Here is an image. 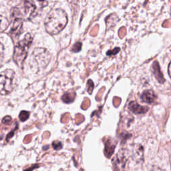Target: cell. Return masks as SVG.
<instances>
[{"instance_id":"cell-1","label":"cell","mask_w":171,"mask_h":171,"mask_svg":"<svg viewBox=\"0 0 171 171\" xmlns=\"http://www.w3.org/2000/svg\"><path fill=\"white\" fill-rule=\"evenodd\" d=\"M68 23L66 13L62 9H55L49 13L45 19V28L49 34L55 35L66 27Z\"/></svg>"},{"instance_id":"cell-2","label":"cell","mask_w":171,"mask_h":171,"mask_svg":"<svg viewBox=\"0 0 171 171\" xmlns=\"http://www.w3.org/2000/svg\"><path fill=\"white\" fill-rule=\"evenodd\" d=\"M32 42V37L30 34L26 35L23 40L19 42L15 46L14 49L13 58L19 67L21 68L23 66L24 62L27 56L28 52Z\"/></svg>"},{"instance_id":"cell-3","label":"cell","mask_w":171,"mask_h":171,"mask_svg":"<svg viewBox=\"0 0 171 171\" xmlns=\"http://www.w3.org/2000/svg\"><path fill=\"white\" fill-rule=\"evenodd\" d=\"M15 72L12 70H6L1 72L0 78V92L1 95H7L14 89Z\"/></svg>"},{"instance_id":"cell-4","label":"cell","mask_w":171,"mask_h":171,"mask_svg":"<svg viewBox=\"0 0 171 171\" xmlns=\"http://www.w3.org/2000/svg\"><path fill=\"white\" fill-rule=\"evenodd\" d=\"M50 60V54L46 49L36 48L33 52L31 57L32 64H35L37 69L44 68Z\"/></svg>"},{"instance_id":"cell-5","label":"cell","mask_w":171,"mask_h":171,"mask_svg":"<svg viewBox=\"0 0 171 171\" xmlns=\"http://www.w3.org/2000/svg\"><path fill=\"white\" fill-rule=\"evenodd\" d=\"M128 153L126 149H120L112 159V164L116 171H124Z\"/></svg>"},{"instance_id":"cell-6","label":"cell","mask_w":171,"mask_h":171,"mask_svg":"<svg viewBox=\"0 0 171 171\" xmlns=\"http://www.w3.org/2000/svg\"><path fill=\"white\" fill-rule=\"evenodd\" d=\"M128 108L135 114H145L148 112V108L146 106H143L139 105L138 104L134 101L130 102L128 104Z\"/></svg>"},{"instance_id":"cell-7","label":"cell","mask_w":171,"mask_h":171,"mask_svg":"<svg viewBox=\"0 0 171 171\" xmlns=\"http://www.w3.org/2000/svg\"><path fill=\"white\" fill-rule=\"evenodd\" d=\"M22 25H23V19L20 17H16L10 30V34L14 37L18 36L21 34Z\"/></svg>"},{"instance_id":"cell-8","label":"cell","mask_w":171,"mask_h":171,"mask_svg":"<svg viewBox=\"0 0 171 171\" xmlns=\"http://www.w3.org/2000/svg\"><path fill=\"white\" fill-rule=\"evenodd\" d=\"M24 10L25 16L28 17H32L35 10V4L33 0H24Z\"/></svg>"},{"instance_id":"cell-9","label":"cell","mask_w":171,"mask_h":171,"mask_svg":"<svg viewBox=\"0 0 171 171\" xmlns=\"http://www.w3.org/2000/svg\"><path fill=\"white\" fill-rule=\"evenodd\" d=\"M141 100L144 102L148 104H152L156 100V96L155 93L151 90L144 91L141 96Z\"/></svg>"},{"instance_id":"cell-10","label":"cell","mask_w":171,"mask_h":171,"mask_svg":"<svg viewBox=\"0 0 171 171\" xmlns=\"http://www.w3.org/2000/svg\"><path fill=\"white\" fill-rule=\"evenodd\" d=\"M152 72L154 74L155 78L157 80V81L159 82L160 84H163L165 80H164V75L163 73L161 72V68H160L159 62L155 61L152 64Z\"/></svg>"},{"instance_id":"cell-11","label":"cell","mask_w":171,"mask_h":171,"mask_svg":"<svg viewBox=\"0 0 171 171\" xmlns=\"http://www.w3.org/2000/svg\"><path fill=\"white\" fill-rule=\"evenodd\" d=\"M115 146H116V143L113 140L108 138L107 141L105 142V155L108 158H110L112 154L114 152Z\"/></svg>"},{"instance_id":"cell-12","label":"cell","mask_w":171,"mask_h":171,"mask_svg":"<svg viewBox=\"0 0 171 171\" xmlns=\"http://www.w3.org/2000/svg\"><path fill=\"white\" fill-rule=\"evenodd\" d=\"M75 96V93L68 92V93H66V94H64L63 96H62V100H63V102H64L65 103H67V104L71 103L74 100Z\"/></svg>"},{"instance_id":"cell-13","label":"cell","mask_w":171,"mask_h":171,"mask_svg":"<svg viewBox=\"0 0 171 171\" xmlns=\"http://www.w3.org/2000/svg\"><path fill=\"white\" fill-rule=\"evenodd\" d=\"M116 21L117 17L116 15H110V16H108V18H106V26H107L108 28L114 26L116 24Z\"/></svg>"},{"instance_id":"cell-14","label":"cell","mask_w":171,"mask_h":171,"mask_svg":"<svg viewBox=\"0 0 171 171\" xmlns=\"http://www.w3.org/2000/svg\"><path fill=\"white\" fill-rule=\"evenodd\" d=\"M30 116V112L27 111H21L19 115V118L22 122H25L29 118Z\"/></svg>"},{"instance_id":"cell-15","label":"cell","mask_w":171,"mask_h":171,"mask_svg":"<svg viewBox=\"0 0 171 171\" xmlns=\"http://www.w3.org/2000/svg\"><path fill=\"white\" fill-rule=\"evenodd\" d=\"M9 25V21L6 17L1 16V31L5 30Z\"/></svg>"},{"instance_id":"cell-16","label":"cell","mask_w":171,"mask_h":171,"mask_svg":"<svg viewBox=\"0 0 171 171\" xmlns=\"http://www.w3.org/2000/svg\"><path fill=\"white\" fill-rule=\"evenodd\" d=\"M36 6V3H37V6H39V7H45V6H47L48 2L45 1V0H33Z\"/></svg>"},{"instance_id":"cell-17","label":"cell","mask_w":171,"mask_h":171,"mask_svg":"<svg viewBox=\"0 0 171 171\" xmlns=\"http://www.w3.org/2000/svg\"><path fill=\"white\" fill-rule=\"evenodd\" d=\"M82 48V43L81 42H77L76 44H75L74 46L72 47V51L74 52H78Z\"/></svg>"},{"instance_id":"cell-18","label":"cell","mask_w":171,"mask_h":171,"mask_svg":"<svg viewBox=\"0 0 171 171\" xmlns=\"http://www.w3.org/2000/svg\"><path fill=\"white\" fill-rule=\"evenodd\" d=\"M87 88H88V92L89 94H91L92 92L93 88H94V84L92 80H89L88 82V84H87Z\"/></svg>"},{"instance_id":"cell-19","label":"cell","mask_w":171,"mask_h":171,"mask_svg":"<svg viewBox=\"0 0 171 171\" xmlns=\"http://www.w3.org/2000/svg\"><path fill=\"white\" fill-rule=\"evenodd\" d=\"M52 146L55 150H60L62 148V144L60 142L58 141H54V143H52Z\"/></svg>"},{"instance_id":"cell-20","label":"cell","mask_w":171,"mask_h":171,"mask_svg":"<svg viewBox=\"0 0 171 171\" xmlns=\"http://www.w3.org/2000/svg\"><path fill=\"white\" fill-rule=\"evenodd\" d=\"M11 122H12V118L9 116L4 117L3 120H2V123L4 124H10Z\"/></svg>"},{"instance_id":"cell-21","label":"cell","mask_w":171,"mask_h":171,"mask_svg":"<svg viewBox=\"0 0 171 171\" xmlns=\"http://www.w3.org/2000/svg\"><path fill=\"white\" fill-rule=\"evenodd\" d=\"M120 51V48H116L115 49H114L113 50H110L109 52H107V54L108 55H115L118 54V52Z\"/></svg>"},{"instance_id":"cell-22","label":"cell","mask_w":171,"mask_h":171,"mask_svg":"<svg viewBox=\"0 0 171 171\" xmlns=\"http://www.w3.org/2000/svg\"><path fill=\"white\" fill-rule=\"evenodd\" d=\"M168 74H169V76L171 78V62H170L169 65H168Z\"/></svg>"}]
</instances>
